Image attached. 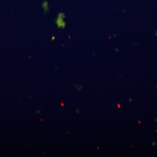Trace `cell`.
<instances>
[{
  "mask_svg": "<svg viewBox=\"0 0 157 157\" xmlns=\"http://www.w3.org/2000/svg\"><path fill=\"white\" fill-rule=\"evenodd\" d=\"M118 106L119 108H120V106L119 104H118Z\"/></svg>",
  "mask_w": 157,
  "mask_h": 157,
  "instance_id": "6da1fadb",
  "label": "cell"
}]
</instances>
